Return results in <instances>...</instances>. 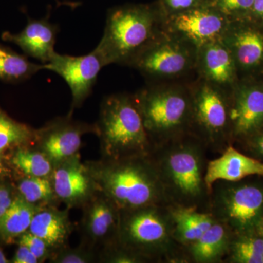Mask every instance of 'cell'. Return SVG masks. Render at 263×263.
<instances>
[{"label":"cell","mask_w":263,"mask_h":263,"mask_svg":"<svg viewBox=\"0 0 263 263\" xmlns=\"http://www.w3.org/2000/svg\"><path fill=\"white\" fill-rule=\"evenodd\" d=\"M208 152L192 135L152 148L151 157L168 205L208 212L211 195L205 179Z\"/></svg>","instance_id":"6da1fadb"},{"label":"cell","mask_w":263,"mask_h":263,"mask_svg":"<svg viewBox=\"0 0 263 263\" xmlns=\"http://www.w3.org/2000/svg\"><path fill=\"white\" fill-rule=\"evenodd\" d=\"M84 162L99 190L120 210L168 205L151 153Z\"/></svg>","instance_id":"7a4b0ae2"},{"label":"cell","mask_w":263,"mask_h":263,"mask_svg":"<svg viewBox=\"0 0 263 263\" xmlns=\"http://www.w3.org/2000/svg\"><path fill=\"white\" fill-rule=\"evenodd\" d=\"M167 205L120 210L118 243L149 263H188L184 247L174 237Z\"/></svg>","instance_id":"3957f363"},{"label":"cell","mask_w":263,"mask_h":263,"mask_svg":"<svg viewBox=\"0 0 263 263\" xmlns=\"http://www.w3.org/2000/svg\"><path fill=\"white\" fill-rule=\"evenodd\" d=\"M95 124L102 158L117 159L152 152L153 146L135 97L124 94L105 97Z\"/></svg>","instance_id":"277c9868"},{"label":"cell","mask_w":263,"mask_h":263,"mask_svg":"<svg viewBox=\"0 0 263 263\" xmlns=\"http://www.w3.org/2000/svg\"><path fill=\"white\" fill-rule=\"evenodd\" d=\"M156 15L146 5H126L108 10L104 34L95 48L104 65H130L155 41Z\"/></svg>","instance_id":"5b68a950"},{"label":"cell","mask_w":263,"mask_h":263,"mask_svg":"<svg viewBox=\"0 0 263 263\" xmlns=\"http://www.w3.org/2000/svg\"><path fill=\"white\" fill-rule=\"evenodd\" d=\"M135 99L153 148L190 135L192 98L184 91L148 88Z\"/></svg>","instance_id":"8992f818"},{"label":"cell","mask_w":263,"mask_h":263,"mask_svg":"<svg viewBox=\"0 0 263 263\" xmlns=\"http://www.w3.org/2000/svg\"><path fill=\"white\" fill-rule=\"evenodd\" d=\"M251 178L219 180L211 189L208 212L234 233L257 231L263 220V176Z\"/></svg>","instance_id":"52a82bcc"},{"label":"cell","mask_w":263,"mask_h":263,"mask_svg":"<svg viewBox=\"0 0 263 263\" xmlns=\"http://www.w3.org/2000/svg\"><path fill=\"white\" fill-rule=\"evenodd\" d=\"M192 98L190 135L220 155L233 145L230 111L233 100L209 85H203Z\"/></svg>","instance_id":"ba28073f"},{"label":"cell","mask_w":263,"mask_h":263,"mask_svg":"<svg viewBox=\"0 0 263 263\" xmlns=\"http://www.w3.org/2000/svg\"><path fill=\"white\" fill-rule=\"evenodd\" d=\"M86 134H96L95 124L75 120L70 113L36 129L34 145L56 166L80 155L83 137Z\"/></svg>","instance_id":"9c48e42d"},{"label":"cell","mask_w":263,"mask_h":263,"mask_svg":"<svg viewBox=\"0 0 263 263\" xmlns=\"http://www.w3.org/2000/svg\"><path fill=\"white\" fill-rule=\"evenodd\" d=\"M105 67L96 50L84 56L74 57L56 53L51 61L45 64V70L61 76L72 94L70 113L81 108L92 93L99 73Z\"/></svg>","instance_id":"30bf717a"},{"label":"cell","mask_w":263,"mask_h":263,"mask_svg":"<svg viewBox=\"0 0 263 263\" xmlns=\"http://www.w3.org/2000/svg\"><path fill=\"white\" fill-rule=\"evenodd\" d=\"M81 209V243L100 252L118 241L120 209L105 194L99 190Z\"/></svg>","instance_id":"8fae6325"},{"label":"cell","mask_w":263,"mask_h":263,"mask_svg":"<svg viewBox=\"0 0 263 263\" xmlns=\"http://www.w3.org/2000/svg\"><path fill=\"white\" fill-rule=\"evenodd\" d=\"M51 181L59 200L69 209H81L100 190L80 155L57 164Z\"/></svg>","instance_id":"7c38bea8"},{"label":"cell","mask_w":263,"mask_h":263,"mask_svg":"<svg viewBox=\"0 0 263 263\" xmlns=\"http://www.w3.org/2000/svg\"><path fill=\"white\" fill-rule=\"evenodd\" d=\"M191 55L179 43H152L132 62L131 65L152 77L178 75L188 68Z\"/></svg>","instance_id":"4fadbf2b"},{"label":"cell","mask_w":263,"mask_h":263,"mask_svg":"<svg viewBox=\"0 0 263 263\" xmlns=\"http://www.w3.org/2000/svg\"><path fill=\"white\" fill-rule=\"evenodd\" d=\"M175 32L187 39L197 47L217 41L226 29L222 13L212 8L196 7L176 13L171 20Z\"/></svg>","instance_id":"5bb4252c"},{"label":"cell","mask_w":263,"mask_h":263,"mask_svg":"<svg viewBox=\"0 0 263 263\" xmlns=\"http://www.w3.org/2000/svg\"><path fill=\"white\" fill-rule=\"evenodd\" d=\"M49 13L41 19L28 18L27 25L20 32L11 33L5 31L1 38L5 42L18 46L26 56L36 59L43 65L51 61L55 53L59 27L51 23Z\"/></svg>","instance_id":"9a60e30c"},{"label":"cell","mask_w":263,"mask_h":263,"mask_svg":"<svg viewBox=\"0 0 263 263\" xmlns=\"http://www.w3.org/2000/svg\"><path fill=\"white\" fill-rule=\"evenodd\" d=\"M233 145L239 143L263 125V90L241 88L235 93L230 111Z\"/></svg>","instance_id":"2e32d148"},{"label":"cell","mask_w":263,"mask_h":263,"mask_svg":"<svg viewBox=\"0 0 263 263\" xmlns=\"http://www.w3.org/2000/svg\"><path fill=\"white\" fill-rule=\"evenodd\" d=\"M254 176H263V162L230 145L217 158L209 160L205 179L211 190L216 181H237Z\"/></svg>","instance_id":"e0dca14e"},{"label":"cell","mask_w":263,"mask_h":263,"mask_svg":"<svg viewBox=\"0 0 263 263\" xmlns=\"http://www.w3.org/2000/svg\"><path fill=\"white\" fill-rule=\"evenodd\" d=\"M69 210L67 208L60 210L58 206L43 207L33 216L29 231L42 238L53 253L69 245L74 229Z\"/></svg>","instance_id":"ac0fdd59"},{"label":"cell","mask_w":263,"mask_h":263,"mask_svg":"<svg viewBox=\"0 0 263 263\" xmlns=\"http://www.w3.org/2000/svg\"><path fill=\"white\" fill-rule=\"evenodd\" d=\"M233 233L216 221L196 241L184 247L188 263H224Z\"/></svg>","instance_id":"d6986e66"},{"label":"cell","mask_w":263,"mask_h":263,"mask_svg":"<svg viewBox=\"0 0 263 263\" xmlns=\"http://www.w3.org/2000/svg\"><path fill=\"white\" fill-rule=\"evenodd\" d=\"M167 205L175 240L183 247L196 241L216 221L210 213L200 212L194 208Z\"/></svg>","instance_id":"ffe728a7"},{"label":"cell","mask_w":263,"mask_h":263,"mask_svg":"<svg viewBox=\"0 0 263 263\" xmlns=\"http://www.w3.org/2000/svg\"><path fill=\"white\" fill-rule=\"evenodd\" d=\"M5 159L13 178L29 176L51 179L55 168L54 164L34 144L10 151L5 153Z\"/></svg>","instance_id":"44dd1931"},{"label":"cell","mask_w":263,"mask_h":263,"mask_svg":"<svg viewBox=\"0 0 263 263\" xmlns=\"http://www.w3.org/2000/svg\"><path fill=\"white\" fill-rule=\"evenodd\" d=\"M41 209L17 194L11 206L0 216V243L6 245L16 243L19 237L28 231L33 216Z\"/></svg>","instance_id":"7402d4cb"},{"label":"cell","mask_w":263,"mask_h":263,"mask_svg":"<svg viewBox=\"0 0 263 263\" xmlns=\"http://www.w3.org/2000/svg\"><path fill=\"white\" fill-rule=\"evenodd\" d=\"M202 70L208 79L218 84H228L233 80L234 64L228 48L219 40L202 46Z\"/></svg>","instance_id":"603a6c76"},{"label":"cell","mask_w":263,"mask_h":263,"mask_svg":"<svg viewBox=\"0 0 263 263\" xmlns=\"http://www.w3.org/2000/svg\"><path fill=\"white\" fill-rule=\"evenodd\" d=\"M43 70V64L38 65L29 61L25 54H20L0 43V81L10 84H20Z\"/></svg>","instance_id":"cb8c5ba5"},{"label":"cell","mask_w":263,"mask_h":263,"mask_svg":"<svg viewBox=\"0 0 263 263\" xmlns=\"http://www.w3.org/2000/svg\"><path fill=\"white\" fill-rule=\"evenodd\" d=\"M16 193L24 200L38 207L58 206L59 200L51 179L29 176L14 177Z\"/></svg>","instance_id":"d4e9b609"},{"label":"cell","mask_w":263,"mask_h":263,"mask_svg":"<svg viewBox=\"0 0 263 263\" xmlns=\"http://www.w3.org/2000/svg\"><path fill=\"white\" fill-rule=\"evenodd\" d=\"M224 263H263V235L233 233Z\"/></svg>","instance_id":"484cf974"},{"label":"cell","mask_w":263,"mask_h":263,"mask_svg":"<svg viewBox=\"0 0 263 263\" xmlns=\"http://www.w3.org/2000/svg\"><path fill=\"white\" fill-rule=\"evenodd\" d=\"M35 129L15 120L0 106V152L34 144Z\"/></svg>","instance_id":"4316f807"},{"label":"cell","mask_w":263,"mask_h":263,"mask_svg":"<svg viewBox=\"0 0 263 263\" xmlns=\"http://www.w3.org/2000/svg\"><path fill=\"white\" fill-rule=\"evenodd\" d=\"M235 57L245 67H252L260 63L263 59V36L251 29L235 33L232 38Z\"/></svg>","instance_id":"83f0119b"},{"label":"cell","mask_w":263,"mask_h":263,"mask_svg":"<svg viewBox=\"0 0 263 263\" xmlns=\"http://www.w3.org/2000/svg\"><path fill=\"white\" fill-rule=\"evenodd\" d=\"M100 251L84 243L76 247H64L52 254L51 263H100Z\"/></svg>","instance_id":"f1b7e54d"},{"label":"cell","mask_w":263,"mask_h":263,"mask_svg":"<svg viewBox=\"0 0 263 263\" xmlns=\"http://www.w3.org/2000/svg\"><path fill=\"white\" fill-rule=\"evenodd\" d=\"M100 263H149L148 259L134 253L116 242L102 249Z\"/></svg>","instance_id":"f546056e"},{"label":"cell","mask_w":263,"mask_h":263,"mask_svg":"<svg viewBox=\"0 0 263 263\" xmlns=\"http://www.w3.org/2000/svg\"><path fill=\"white\" fill-rule=\"evenodd\" d=\"M16 243L27 247L37 257L40 263L49 260L53 254V252L47 243L42 238L32 234L29 230L19 237L16 240Z\"/></svg>","instance_id":"4dcf8cb0"},{"label":"cell","mask_w":263,"mask_h":263,"mask_svg":"<svg viewBox=\"0 0 263 263\" xmlns=\"http://www.w3.org/2000/svg\"><path fill=\"white\" fill-rule=\"evenodd\" d=\"M239 143L243 145L245 153L263 162V125Z\"/></svg>","instance_id":"1f68e13d"},{"label":"cell","mask_w":263,"mask_h":263,"mask_svg":"<svg viewBox=\"0 0 263 263\" xmlns=\"http://www.w3.org/2000/svg\"><path fill=\"white\" fill-rule=\"evenodd\" d=\"M254 0H214V6L222 14H230L240 10L250 9Z\"/></svg>","instance_id":"d6a6232c"},{"label":"cell","mask_w":263,"mask_h":263,"mask_svg":"<svg viewBox=\"0 0 263 263\" xmlns=\"http://www.w3.org/2000/svg\"><path fill=\"white\" fill-rule=\"evenodd\" d=\"M12 179L0 181V216L11 206L17 193Z\"/></svg>","instance_id":"836d02e7"},{"label":"cell","mask_w":263,"mask_h":263,"mask_svg":"<svg viewBox=\"0 0 263 263\" xmlns=\"http://www.w3.org/2000/svg\"><path fill=\"white\" fill-rule=\"evenodd\" d=\"M164 4L171 11L181 13L196 8L200 5V0H164Z\"/></svg>","instance_id":"e575fe53"},{"label":"cell","mask_w":263,"mask_h":263,"mask_svg":"<svg viewBox=\"0 0 263 263\" xmlns=\"http://www.w3.org/2000/svg\"><path fill=\"white\" fill-rule=\"evenodd\" d=\"M10 263H40L37 257L25 246L18 245L14 255L10 259Z\"/></svg>","instance_id":"d590c367"},{"label":"cell","mask_w":263,"mask_h":263,"mask_svg":"<svg viewBox=\"0 0 263 263\" xmlns=\"http://www.w3.org/2000/svg\"><path fill=\"white\" fill-rule=\"evenodd\" d=\"M13 172L10 168L5 159V153L0 152V181L13 179Z\"/></svg>","instance_id":"8d00e7d4"},{"label":"cell","mask_w":263,"mask_h":263,"mask_svg":"<svg viewBox=\"0 0 263 263\" xmlns=\"http://www.w3.org/2000/svg\"><path fill=\"white\" fill-rule=\"evenodd\" d=\"M252 8L254 13L263 19V0H254Z\"/></svg>","instance_id":"74e56055"},{"label":"cell","mask_w":263,"mask_h":263,"mask_svg":"<svg viewBox=\"0 0 263 263\" xmlns=\"http://www.w3.org/2000/svg\"><path fill=\"white\" fill-rule=\"evenodd\" d=\"M0 263H10V259L7 258L6 256L2 249L0 248Z\"/></svg>","instance_id":"f35d334b"},{"label":"cell","mask_w":263,"mask_h":263,"mask_svg":"<svg viewBox=\"0 0 263 263\" xmlns=\"http://www.w3.org/2000/svg\"><path fill=\"white\" fill-rule=\"evenodd\" d=\"M259 232H260L263 235V220L262 221V223H261L260 228H259Z\"/></svg>","instance_id":"ab89813d"}]
</instances>
